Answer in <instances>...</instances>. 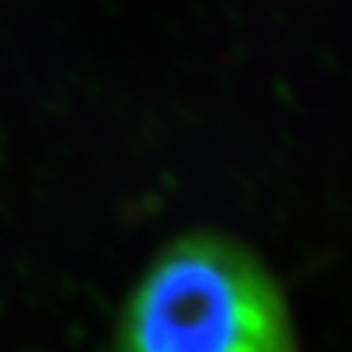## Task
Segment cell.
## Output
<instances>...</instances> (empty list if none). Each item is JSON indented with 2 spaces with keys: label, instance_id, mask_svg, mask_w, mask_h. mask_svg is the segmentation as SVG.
Wrapping results in <instances>:
<instances>
[{
  "label": "cell",
  "instance_id": "6da1fadb",
  "mask_svg": "<svg viewBox=\"0 0 352 352\" xmlns=\"http://www.w3.org/2000/svg\"><path fill=\"white\" fill-rule=\"evenodd\" d=\"M116 352H296V333L262 259L198 230L147 264L122 306Z\"/></svg>",
  "mask_w": 352,
  "mask_h": 352
}]
</instances>
